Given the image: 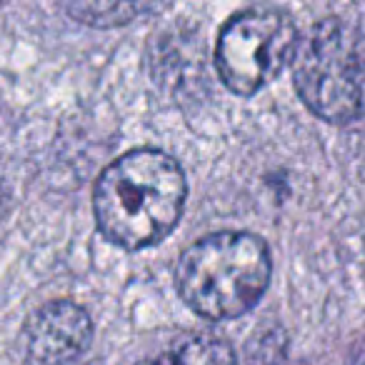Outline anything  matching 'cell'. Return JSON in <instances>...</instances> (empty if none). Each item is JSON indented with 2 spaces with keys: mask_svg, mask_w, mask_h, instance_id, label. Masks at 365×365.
<instances>
[{
  "mask_svg": "<svg viewBox=\"0 0 365 365\" xmlns=\"http://www.w3.org/2000/svg\"><path fill=\"white\" fill-rule=\"evenodd\" d=\"M76 21L91 23V26H120L130 23L135 16L150 11V6H135V3H78V6H66Z\"/></svg>",
  "mask_w": 365,
  "mask_h": 365,
  "instance_id": "7",
  "label": "cell"
},
{
  "mask_svg": "<svg viewBox=\"0 0 365 365\" xmlns=\"http://www.w3.org/2000/svg\"><path fill=\"white\" fill-rule=\"evenodd\" d=\"M295 21L280 8H248L220 28L215 68L235 96H255L293 61L298 48Z\"/></svg>",
  "mask_w": 365,
  "mask_h": 365,
  "instance_id": "4",
  "label": "cell"
},
{
  "mask_svg": "<svg viewBox=\"0 0 365 365\" xmlns=\"http://www.w3.org/2000/svg\"><path fill=\"white\" fill-rule=\"evenodd\" d=\"M0 213H3V180H0Z\"/></svg>",
  "mask_w": 365,
  "mask_h": 365,
  "instance_id": "8",
  "label": "cell"
},
{
  "mask_svg": "<svg viewBox=\"0 0 365 365\" xmlns=\"http://www.w3.org/2000/svg\"><path fill=\"white\" fill-rule=\"evenodd\" d=\"M93 340V320L73 300H51L28 318L23 345L33 365H71Z\"/></svg>",
  "mask_w": 365,
  "mask_h": 365,
  "instance_id": "5",
  "label": "cell"
},
{
  "mask_svg": "<svg viewBox=\"0 0 365 365\" xmlns=\"http://www.w3.org/2000/svg\"><path fill=\"white\" fill-rule=\"evenodd\" d=\"M270 275L273 260L260 235L220 230L182 250L175 265V288L200 318L233 320L258 305Z\"/></svg>",
  "mask_w": 365,
  "mask_h": 365,
  "instance_id": "2",
  "label": "cell"
},
{
  "mask_svg": "<svg viewBox=\"0 0 365 365\" xmlns=\"http://www.w3.org/2000/svg\"><path fill=\"white\" fill-rule=\"evenodd\" d=\"M185 198L188 182L175 158L155 148H135L98 175L93 213L106 240L123 250H143L175 230Z\"/></svg>",
  "mask_w": 365,
  "mask_h": 365,
  "instance_id": "1",
  "label": "cell"
},
{
  "mask_svg": "<svg viewBox=\"0 0 365 365\" xmlns=\"http://www.w3.org/2000/svg\"><path fill=\"white\" fill-rule=\"evenodd\" d=\"M138 365H238L228 340L215 335H188L155 358Z\"/></svg>",
  "mask_w": 365,
  "mask_h": 365,
  "instance_id": "6",
  "label": "cell"
},
{
  "mask_svg": "<svg viewBox=\"0 0 365 365\" xmlns=\"http://www.w3.org/2000/svg\"><path fill=\"white\" fill-rule=\"evenodd\" d=\"M293 83L300 101L320 120L345 125L363 113V73L348 28L325 18L300 36L293 56Z\"/></svg>",
  "mask_w": 365,
  "mask_h": 365,
  "instance_id": "3",
  "label": "cell"
}]
</instances>
